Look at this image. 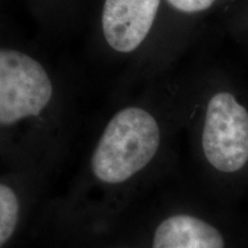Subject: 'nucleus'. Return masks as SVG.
Masks as SVG:
<instances>
[{"label":"nucleus","mask_w":248,"mask_h":248,"mask_svg":"<svg viewBox=\"0 0 248 248\" xmlns=\"http://www.w3.org/2000/svg\"><path fill=\"white\" fill-rule=\"evenodd\" d=\"M161 130L154 115L130 106L111 117L92 155V171L99 181L119 184L153 160L160 147Z\"/></svg>","instance_id":"obj_1"},{"label":"nucleus","mask_w":248,"mask_h":248,"mask_svg":"<svg viewBox=\"0 0 248 248\" xmlns=\"http://www.w3.org/2000/svg\"><path fill=\"white\" fill-rule=\"evenodd\" d=\"M53 97L43 64L13 48L0 51V124L2 128L39 115Z\"/></svg>","instance_id":"obj_2"},{"label":"nucleus","mask_w":248,"mask_h":248,"mask_svg":"<svg viewBox=\"0 0 248 248\" xmlns=\"http://www.w3.org/2000/svg\"><path fill=\"white\" fill-rule=\"evenodd\" d=\"M202 150L218 171L235 172L247 163L248 111L231 93H216L207 105Z\"/></svg>","instance_id":"obj_3"},{"label":"nucleus","mask_w":248,"mask_h":248,"mask_svg":"<svg viewBox=\"0 0 248 248\" xmlns=\"http://www.w3.org/2000/svg\"><path fill=\"white\" fill-rule=\"evenodd\" d=\"M161 0H105L101 26L114 51L130 53L142 44L159 11Z\"/></svg>","instance_id":"obj_4"},{"label":"nucleus","mask_w":248,"mask_h":248,"mask_svg":"<svg viewBox=\"0 0 248 248\" xmlns=\"http://www.w3.org/2000/svg\"><path fill=\"white\" fill-rule=\"evenodd\" d=\"M153 248H224V240L209 223L190 215H175L156 229Z\"/></svg>","instance_id":"obj_5"},{"label":"nucleus","mask_w":248,"mask_h":248,"mask_svg":"<svg viewBox=\"0 0 248 248\" xmlns=\"http://www.w3.org/2000/svg\"><path fill=\"white\" fill-rule=\"evenodd\" d=\"M18 217V200L14 191L2 183L0 185V244L4 245L13 234Z\"/></svg>","instance_id":"obj_6"},{"label":"nucleus","mask_w":248,"mask_h":248,"mask_svg":"<svg viewBox=\"0 0 248 248\" xmlns=\"http://www.w3.org/2000/svg\"><path fill=\"white\" fill-rule=\"evenodd\" d=\"M173 8L183 13H198L209 8L215 0H167Z\"/></svg>","instance_id":"obj_7"}]
</instances>
